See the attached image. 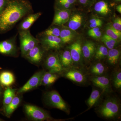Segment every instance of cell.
<instances>
[{"instance_id": "cell-1", "label": "cell", "mask_w": 121, "mask_h": 121, "mask_svg": "<svg viewBox=\"0 0 121 121\" xmlns=\"http://www.w3.org/2000/svg\"><path fill=\"white\" fill-rule=\"evenodd\" d=\"M33 12L32 4L28 0H9L0 15V32L10 31L26 15Z\"/></svg>"}, {"instance_id": "cell-2", "label": "cell", "mask_w": 121, "mask_h": 121, "mask_svg": "<svg viewBox=\"0 0 121 121\" xmlns=\"http://www.w3.org/2000/svg\"><path fill=\"white\" fill-rule=\"evenodd\" d=\"M116 5L110 0H96L90 12L93 16L101 18L107 22H110L116 15Z\"/></svg>"}, {"instance_id": "cell-3", "label": "cell", "mask_w": 121, "mask_h": 121, "mask_svg": "<svg viewBox=\"0 0 121 121\" xmlns=\"http://www.w3.org/2000/svg\"><path fill=\"white\" fill-rule=\"evenodd\" d=\"M121 104L114 97H109L104 100L98 108L99 114L106 119L116 118L120 114Z\"/></svg>"}, {"instance_id": "cell-4", "label": "cell", "mask_w": 121, "mask_h": 121, "mask_svg": "<svg viewBox=\"0 0 121 121\" xmlns=\"http://www.w3.org/2000/svg\"><path fill=\"white\" fill-rule=\"evenodd\" d=\"M86 13L75 8L72 10L69 19L64 25L78 32L86 27L88 18Z\"/></svg>"}, {"instance_id": "cell-5", "label": "cell", "mask_w": 121, "mask_h": 121, "mask_svg": "<svg viewBox=\"0 0 121 121\" xmlns=\"http://www.w3.org/2000/svg\"><path fill=\"white\" fill-rule=\"evenodd\" d=\"M18 33L21 54L24 57L29 51L39 44V41L31 34L29 30L18 31Z\"/></svg>"}, {"instance_id": "cell-6", "label": "cell", "mask_w": 121, "mask_h": 121, "mask_svg": "<svg viewBox=\"0 0 121 121\" xmlns=\"http://www.w3.org/2000/svg\"><path fill=\"white\" fill-rule=\"evenodd\" d=\"M36 38L39 40V43L47 52H58L64 46L59 37L38 35Z\"/></svg>"}, {"instance_id": "cell-7", "label": "cell", "mask_w": 121, "mask_h": 121, "mask_svg": "<svg viewBox=\"0 0 121 121\" xmlns=\"http://www.w3.org/2000/svg\"><path fill=\"white\" fill-rule=\"evenodd\" d=\"M46 101L48 105L54 108L59 109L69 114V107L60 95L56 91H52L47 93Z\"/></svg>"}, {"instance_id": "cell-8", "label": "cell", "mask_w": 121, "mask_h": 121, "mask_svg": "<svg viewBox=\"0 0 121 121\" xmlns=\"http://www.w3.org/2000/svg\"><path fill=\"white\" fill-rule=\"evenodd\" d=\"M46 54L43 61L45 67L52 73H59L63 71L64 68L60 63L58 53L56 51H51Z\"/></svg>"}, {"instance_id": "cell-9", "label": "cell", "mask_w": 121, "mask_h": 121, "mask_svg": "<svg viewBox=\"0 0 121 121\" xmlns=\"http://www.w3.org/2000/svg\"><path fill=\"white\" fill-rule=\"evenodd\" d=\"M25 113L29 117L36 121H44L52 119L46 111L36 106L26 104L24 106Z\"/></svg>"}, {"instance_id": "cell-10", "label": "cell", "mask_w": 121, "mask_h": 121, "mask_svg": "<svg viewBox=\"0 0 121 121\" xmlns=\"http://www.w3.org/2000/svg\"><path fill=\"white\" fill-rule=\"evenodd\" d=\"M83 41L82 38L79 35L69 44L68 47L70 51L74 64H80L83 59L82 48Z\"/></svg>"}, {"instance_id": "cell-11", "label": "cell", "mask_w": 121, "mask_h": 121, "mask_svg": "<svg viewBox=\"0 0 121 121\" xmlns=\"http://www.w3.org/2000/svg\"><path fill=\"white\" fill-rule=\"evenodd\" d=\"M17 34L8 39L0 42V53L10 56H16L18 49L16 44Z\"/></svg>"}, {"instance_id": "cell-12", "label": "cell", "mask_w": 121, "mask_h": 121, "mask_svg": "<svg viewBox=\"0 0 121 121\" xmlns=\"http://www.w3.org/2000/svg\"><path fill=\"white\" fill-rule=\"evenodd\" d=\"M47 52L39 43L29 51L24 57L30 62L39 65L43 61Z\"/></svg>"}, {"instance_id": "cell-13", "label": "cell", "mask_w": 121, "mask_h": 121, "mask_svg": "<svg viewBox=\"0 0 121 121\" xmlns=\"http://www.w3.org/2000/svg\"><path fill=\"white\" fill-rule=\"evenodd\" d=\"M43 72H37L18 91L19 94L27 92L41 85Z\"/></svg>"}, {"instance_id": "cell-14", "label": "cell", "mask_w": 121, "mask_h": 121, "mask_svg": "<svg viewBox=\"0 0 121 121\" xmlns=\"http://www.w3.org/2000/svg\"><path fill=\"white\" fill-rule=\"evenodd\" d=\"M97 45L92 40H83L82 44L83 57L86 61H90L94 58Z\"/></svg>"}, {"instance_id": "cell-15", "label": "cell", "mask_w": 121, "mask_h": 121, "mask_svg": "<svg viewBox=\"0 0 121 121\" xmlns=\"http://www.w3.org/2000/svg\"><path fill=\"white\" fill-rule=\"evenodd\" d=\"M42 15L41 12L34 13H33L26 15L22 19V21L18 25L17 29L18 31L29 30L32 26Z\"/></svg>"}, {"instance_id": "cell-16", "label": "cell", "mask_w": 121, "mask_h": 121, "mask_svg": "<svg viewBox=\"0 0 121 121\" xmlns=\"http://www.w3.org/2000/svg\"><path fill=\"white\" fill-rule=\"evenodd\" d=\"M79 36L78 32L72 30L67 26H62L60 37L64 45L70 44Z\"/></svg>"}, {"instance_id": "cell-17", "label": "cell", "mask_w": 121, "mask_h": 121, "mask_svg": "<svg viewBox=\"0 0 121 121\" xmlns=\"http://www.w3.org/2000/svg\"><path fill=\"white\" fill-rule=\"evenodd\" d=\"M71 11L54 9L55 13L51 25H55L60 26L64 25L69 20Z\"/></svg>"}, {"instance_id": "cell-18", "label": "cell", "mask_w": 121, "mask_h": 121, "mask_svg": "<svg viewBox=\"0 0 121 121\" xmlns=\"http://www.w3.org/2000/svg\"><path fill=\"white\" fill-rule=\"evenodd\" d=\"M91 80L95 86L101 89L103 93H109L111 91L110 81L106 76H95L91 78Z\"/></svg>"}, {"instance_id": "cell-19", "label": "cell", "mask_w": 121, "mask_h": 121, "mask_svg": "<svg viewBox=\"0 0 121 121\" xmlns=\"http://www.w3.org/2000/svg\"><path fill=\"white\" fill-rule=\"evenodd\" d=\"M69 68L64 73L65 78L76 83H82L86 82V78L82 72L76 68Z\"/></svg>"}, {"instance_id": "cell-20", "label": "cell", "mask_w": 121, "mask_h": 121, "mask_svg": "<svg viewBox=\"0 0 121 121\" xmlns=\"http://www.w3.org/2000/svg\"><path fill=\"white\" fill-rule=\"evenodd\" d=\"M60 63L64 68L72 67L74 64L70 51L68 48L58 53Z\"/></svg>"}, {"instance_id": "cell-21", "label": "cell", "mask_w": 121, "mask_h": 121, "mask_svg": "<svg viewBox=\"0 0 121 121\" xmlns=\"http://www.w3.org/2000/svg\"><path fill=\"white\" fill-rule=\"evenodd\" d=\"M76 7V0H55L54 9L72 10Z\"/></svg>"}, {"instance_id": "cell-22", "label": "cell", "mask_w": 121, "mask_h": 121, "mask_svg": "<svg viewBox=\"0 0 121 121\" xmlns=\"http://www.w3.org/2000/svg\"><path fill=\"white\" fill-rule=\"evenodd\" d=\"M121 56V50L118 48H115L108 50L107 56V62L111 66H116L118 64Z\"/></svg>"}, {"instance_id": "cell-23", "label": "cell", "mask_w": 121, "mask_h": 121, "mask_svg": "<svg viewBox=\"0 0 121 121\" xmlns=\"http://www.w3.org/2000/svg\"><path fill=\"white\" fill-rule=\"evenodd\" d=\"M103 32L109 37L121 42V31L115 29L110 21L107 22L104 25Z\"/></svg>"}, {"instance_id": "cell-24", "label": "cell", "mask_w": 121, "mask_h": 121, "mask_svg": "<svg viewBox=\"0 0 121 121\" xmlns=\"http://www.w3.org/2000/svg\"><path fill=\"white\" fill-rule=\"evenodd\" d=\"M15 81V76L10 72H3L0 74V82L3 86H10L14 83Z\"/></svg>"}, {"instance_id": "cell-25", "label": "cell", "mask_w": 121, "mask_h": 121, "mask_svg": "<svg viewBox=\"0 0 121 121\" xmlns=\"http://www.w3.org/2000/svg\"><path fill=\"white\" fill-rule=\"evenodd\" d=\"M105 21L101 18L91 15L90 17L87 18L86 27L89 29L95 27L102 28L104 26Z\"/></svg>"}, {"instance_id": "cell-26", "label": "cell", "mask_w": 121, "mask_h": 121, "mask_svg": "<svg viewBox=\"0 0 121 121\" xmlns=\"http://www.w3.org/2000/svg\"><path fill=\"white\" fill-rule=\"evenodd\" d=\"M57 73L47 72L43 73L41 85L45 86H49L54 83L59 78Z\"/></svg>"}, {"instance_id": "cell-27", "label": "cell", "mask_w": 121, "mask_h": 121, "mask_svg": "<svg viewBox=\"0 0 121 121\" xmlns=\"http://www.w3.org/2000/svg\"><path fill=\"white\" fill-rule=\"evenodd\" d=\"M100 40L109 50L117 48L121 42L109 37L104 33Z\"/></svg>"}, {"instance_id": "cell-28", "label": "cell", "mask_w": 121, "mask_h": 121, "mask_svg": "<svg viewBox=\"0 0 121 121\" xmlns=\"http://www.w3.org/2000/svg\"><path fill=\"white\" fill-rule=\"evenodd\" d=\"M109 49L103 43L97 45L94 58L95 60H100L106 58Z\"/></svg>"}, {"instance_id": "cell-29", "label": "cell", "mask_w": 121, "mask_h": 121, "mask_svg": "<svg viewBox=\"0 0 121 121\" xmlns=\"http://www.w3.org/2000/svg\"><path fill=\"white\" fill-rule=\"evenodd\" d=\"M96 0H76V7L78 8L86 13L90 12L91 7Z\"/></svg>"}, {"instance_id": "cell-30", "label": "cell", "mask_w": 121, "mask_h": 121, "mask_svg": "<svg viewBox=\"0 0 121 121\" xmlns=\"http://www.w3.org/2000/svg\"><path fill=\"white\" fill-rule=\"evenodd\" d=\"M62 26L55 25H51L48 28L40 33L38 35H41L53 36L60 37Z\"/></svg>"}, {"instance_id": "cell-31", "label": "cell", "mask_w": 121, "mask_h": 121, "mask_svg": "<svg viewBox=\"0 0 121 121\" xmlns=\"http://www.w3.org/2000/svg\"><path fill=\"white\" fill-rule=\"evenodd\" d=\"M101 94L98 90H93L90 97L87 100L86 104L88 107V109L92 108L97 104L101 97Z\"/></svg>"}, {"instance_id": "cell-32", "label": "cell", "mask_w": 121, "mask_h": 121, "mask_svg": "<svg viewBox=\"0 0 121 121\" xmlns=\"http://www.w3.org/2000/svg\"><path fill=\"white\" fill-rule=\"evenodd\" d=\"M106 68L104 64L102 63H95L91 67L90 72L95 76L102 75L105 72Z\"/></svg>"}, {"instance_id": "cell-33", "label": "cell", "mask_w": 121, "mask_h": 121, "mask_svg": "<svg viewBox=\"0 0 121 121\" xmlns=\"http://www.w3.org/2000/svg\"><path fill=\"white\" fill-rule=\"evenodd\" d=\"M20 99L18 97H15L11 102L6 106L5 112L8 115H11L18 107L20 103Z\"/></svg>"}, {"instance_id": "cell-34", "label": "cell", "mask_w": 121, "mask_h": 121, "mask_svg": "<svg viewBox=\"0 0 121 121\" xmlns=\"http://www.w3.org/2000/svg\"><path fill=\"white\" fill-rule=\"evenodd\" d=\"M103 33V30L100 27L89 29L87 32V35L89 36L95 40H100Z\"/></svg>"}, {"instance_id": "cell-35", "label": "cell", "mask_w": 121, "mask_h": 121, "mask_svg": "<svg viewBox=\"0 0 121 121\" xmlns=\"http://www.w3.org/2000/svg\"><path fill=\"white\" fill-rule=\"evenodd\" d=\"M15 89L8 87L4 93V102L5 106H7L12 100L15 97Z\"/></svg>"}, {"instance_id": "cell-36", "label": "cell", "mask_w": 121, "mask_h": 121, "mask_svg": "<svg viewBox=\"0 0 121 121\" xmlns=\"http://www.w3.org/2000/svg\"><path fill=\"white\" fill-rule=\"evenodd\" d=\"M113 83L115 87L117 89L121 88V72L120 70L116 72L114 76Z\"/></svg>"}, {"instance_id": "cell-37", "label": "cell", "mask_w": 121, "mask_h": 121, "mask_svg": "<svg viewBox=\"0 0 121 121\" xmlns=\"http://www.w3.org/2000/svg\"><path fill=\"white\" fill-rule=\"evenodd\" d=\"M110 22L113 27L116 30L121 31V17L116 15L113 17Z\"/></svg>"}, {"instance_id": "cell-38", "label": "cell", "mask_w": 121, "mask_h": 121, "mask_svg": "<svg viewBox=\"0 0 121 121\" xmlns=\"http://www.w3.org/2000/svg\"><path fill=\"white\" fill-rule=\"evenodd\" d=\"M9 0H0V15L7 7Z\"/></svg>"}, {"instance_id": "cell-39", "label": "cell", "mask_w": 121, "mask_h": 121, "mask_svg": "<svg viewBox=\"0 0 121 121\" xmlns=\"http://www.w3.org/2000/svg\"><path fill=\"white\" fill-rule=\"evenodd\" d=\"M115 11L121 14V4L117 5L115 7Z\"/></svg>"}, {"instance_id": "cell-40", "label": "cell", "mask_w": 121, "mask_h": 121, "mask_svg": "<svg viewBox=\"0 0 121 121\" xmlns=\"http://www.w3.org/2000/svg\"><path fill=\"white\" fill-rule=\"evenodd\" d=\"M111 1L116 5L121 4V0H110Z\"/></svg>"}]
</instances>
